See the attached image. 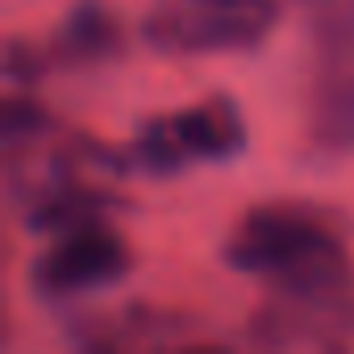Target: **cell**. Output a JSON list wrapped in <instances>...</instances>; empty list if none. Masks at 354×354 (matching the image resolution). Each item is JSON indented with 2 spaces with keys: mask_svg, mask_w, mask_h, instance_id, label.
Listing matches in <instances>:
<instances>
[{
  "mask_svg": "<svg viewBox=\"0 0 354 354\" xmlns=\"http://www.w3.org/2000/svg\"><path fill=\"white\" fill-rule=\"evenodd\" d=\"M225 263L259 275L275 296L350 317V254L333 217L304 201H267L238 217L225 238Z\"/></svg>",
  "mask_w": 354,
  "mask_h": 354,
  "instance_id": "1",
  "label": "cell"
},
{
  "mask_svg": "<svg viewBox=\"0 0 354 354\" xmlns=\"http://www.w3.org/2000/svg\"><path fill=\"white\" fill-rule=\"evenodd\" d=\"M308 142L321 154L354 150V0H308Z\"/></svg>",
  "mask_w": 354,
  "mask_h": 354,
  "instance_id": "2",
  "label": "cell"
},
{
  "mask_svg": "<svg viewBox=\"0 0 354 354\" xmlns=\"http://www.w3.org/2000/svg\"><path fill=\"white\" fill-rule=\"evenodd\" d=\"M275 17V0H158L142 17V38L162 55H234L254 50Z\"/></svg>",
  "mask_w": 354,
  "mask_h": 354,
  "instance_id": "3",
  "label": "cell"
},
{
  "mask_svg": "<svg viewBox=\"0 0 354 354\" xmlns=\"http://www.w3.org/2000/svg\"><path fill=\"white\" fill-rule=\"evenodd\" d=\"M246 142L242 113L230 96H209L201 104H188L180 113L150 117L133 142L121 150L125 171H146V175H167L180 171L184 162H205V158H230Z\"/></svg>",
  "mask_w": 354,
  "mask_h": 354,
  "instance_id": "4",
  "label": "cell"
},
{
  "mask_svg": "<svg viewBox=\"0 0 354 354\" xmlns=\"http://www.w3.org/2000/svg\"><path fill=\"white\" fill-rule=\"evenodd\" d=\"M129 267H133L129 242L109 221H84V225H71V230L55 234L46 254L34 259L30 283L46 300H67V296L109 288V283L125 279Z\"/></svg>",
  "mask_w": 354,
  "mask_h": 354,
  "instance_id": "5",
  "label": "cell"
},
{
  "mask_svg": "<svg viewBox=\"0 0 354 354\" xmlns=\"http://www.w3.org/2000/svg\"><path fill=\"white\" fill-rule=\"evenodd\" d=\"M121 50H125V30L100 0H75L46 46L50 63L59 67H100Z\"/></svg>",
  "mask_w": 354,
  "mask_h": 354,
  "instance_id": "6",
  "label": "cell"
},
{
  "mask_svg": "<svg viewBox=\"0 0 354 354\" xmlns=\"http://www.w3.org/2000/svg\"><path fill=\"white\" fill-rule=\"evenodd\" d=\"M46 67H50V55L38 50L34 42H21V38L5 42V80H9V88H34Z\"/></svg>",
  "mask_w": 354,
  "mask_h": 354,
  "instance_id": "7",
  "label": "cell"
}]
</instances>
